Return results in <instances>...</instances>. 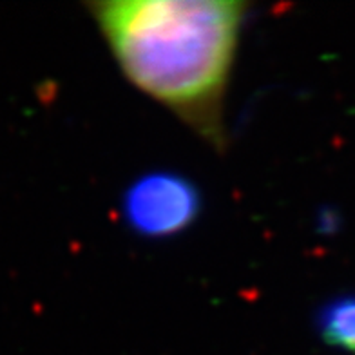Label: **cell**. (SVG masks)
<instances>
[{
  "label": "cell",
  "instance_id": "obj_1",
  "mask_svg": "<svg viewBox=\"0 0 355 355\" xmlns=\"http://www.w3.org/2000/svg\"><path fill=\"white\" fill-rule=\"evenodd\" d=\"M89 11L135 87L214 147L248 4L241 0H96Z\"/></svg>",
  "mask_w": 355,
  "mask_h": 355
},
{
  "label": "cell",
  "instance_id": "obj_2",
  "mask_svg": "<svg viewBox=\"0 0 355 355\" xmlns=\"http://www.w3.org/2000/svg\"><path fill=\"white\" fill-rule=\"evenodd\" d=\"M201 207V192L191 178L174 171H153L123 191L120 214L136 236L167 239L191 229Z\"/></svg>",
  "mask_w": 355,
  "mask_h": 355
},
{
  "label": "cell",
  "instance_id": "obj_3",
  "mask_svg": "<svg viewBox=\"0 0 355 355\" xmlns=\"http://www.w3.org/2000/svg\"><path fill=\"white\" fill-rule=\"evenodd\" d=\"M315 328L324 345L355 354V294L336 295L322 304Z\"/></svg>",
  "mask_w": 355,
  "mask_h": 355
}]
</instances>
